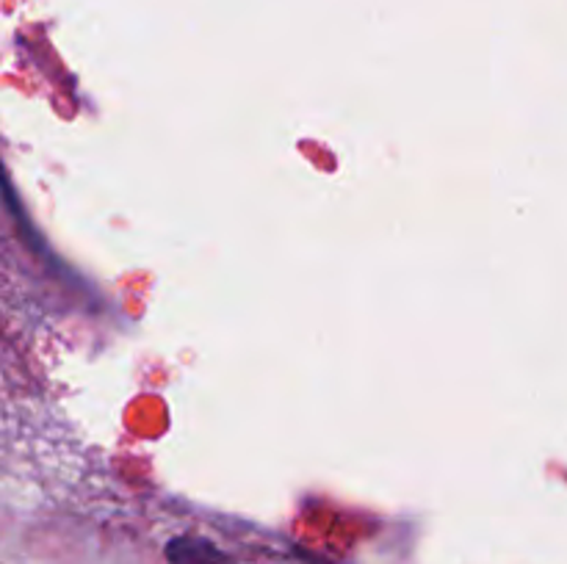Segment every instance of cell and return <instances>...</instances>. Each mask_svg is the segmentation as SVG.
Masks as SVG:
<instances>
[{"instance_id": "cell-1", "label": "cell", "mask_w": 567, "mask_h": 564, "mask_svg": "<svg viewBox=\"0 0 567 564\" xmlns=\"http://www.w3.org/2000/svg\"><path fill=\"white\" fill-rule=\"evenodd\" d=\"M166 558H169V564H238L230 553L216 547L210 540L192 534L169 540V545H166Z\"/></svg>"}]
</instances>
